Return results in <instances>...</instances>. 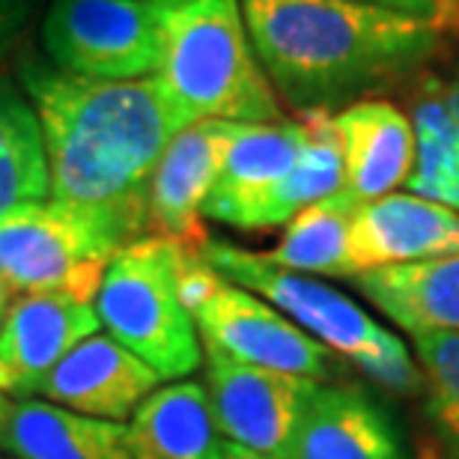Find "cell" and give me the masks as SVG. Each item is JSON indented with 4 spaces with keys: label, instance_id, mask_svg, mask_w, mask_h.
Returning a JSON list of instances; mask_svg holds the SVG:
<instances>
[{
    "label": "cell",
    "instance_id": "obj_1",
    "mask_svg": "<svg viewBox=\"0 0 459 459\" xmlns=\"http://www.w3.org/2000/svg\"><path fill=\"white\" fill-rule=\"evenodd\" d=\"M18 72L39 119L51 200L108 209L150 236V179L186 128L161 81L84 78L36 57H24Z\"/></svg>",
    "mask_w": 459,
    "mask_h": 459
},
{
    "label": "cell",
    "instance_id": "obj_2",
    "mask_svg": "<svg viewBox=\"0 0 459 459\" xmlns=\"http://www.w3.org/2000/svg\"><path fill=\"white\" fill-rule=\"evenodd\" d=\"M254 54L299 114L361 102L433 57L438 24L358 0H242Z\"/></svg>",
    "mask_w": 459,
    "mask_h": 459
},
{
    "label": "cell",
    "instance_id": "obj_3",
    "mask_svg": "<svg viewBox=\"0 0 459 459\" xmlns=\"http://www.w3.org/2000/svg\"><path fill=\"white\" fill-rule=\"evenodd\" d=\"M155 78L186 126L287 119L254 54L238 0H186L164 9Z\"/></svg>",
    "mask_w": 459,
    "mask_h": 459
},
{
    "label": "cell",
    "instance_id": "obj_4",
    "mask_svg": "<svg viewBox=\"0 0 459 459\" xmlns=\"http://www.w3.org/2000/svg\"><path fill=\"white\" fill-rule=\"evenodd\" d=\"M197 251L221 278L278 307L290 323H296L316 343H323L328 352L352 364L382 391L411 397L424 388L420 367L406 343L391 328L376 323L346 292L310 274L278 269L265 263L260 251H245V247L215 242V238H206Z\"/></svg>",
    "mask_w": 459,
    "mask_h": 459
},
{
    "label": "cell",
    "instance_id": "obj_5",
    "mask_svg": "<svg viewBox=\"0 0 459 459\" xmlns=\"http://www.w3.org/2000/svg\"><path fill=\"white\" fill-rule=\"evenodd\" d=\"M186 251L164 236L134 238L105 265L93 299L105 334L150 364L161 382L188 379L204 367L200 332L179 292Z\"/></svg>",
    "mask_w": 459,
    "mask_h": 459
},
{
    "label": "cell",
    "instance_id": "obj_6",
    "mask_svg": "<svg viewBox=\"0 0 459 459\" xmlns=\"http://www.w3.org/2000/svg\"><path fill=\"white\" fill-rule=\"evenodd\" d=\"M141 236V227L108 209L33 200L0 212V274L15 292L93 301L111 256Z\"/></svg>",
    "mask_w": 459,
    "mask_h": 459
},
{
    "label": "cell",
    "instance_id": "obj_7",
    "mask_svg": "<svg viewBox=\"0 0 459 459\" xmlns=\"http://www.w3.org/2000/svg\"><path fill=\"white\" fill-rule=\"evenodd\" d=\"M179 292L204 346L236 361L296 373L314 382H334L341 373V358L290 323L269 301L221 278L197 247L186 251Z\"/></svg>",
    "mask_w": 459,
    "mask_h": 459
},
{
    "label": "cell",
    "instance_id": "obj_8",
    "mask_svg": "<svg viewBox=\"0 0 459 459\" xmlns=\"http://www.w3.org/2000/svg\"><path fill=\"white\" fill-rule=\"evenodd\" d=\"M161 18L146 0H51L42 45L51 66L72 75L150 78L161 63Z\"/></svg>",
    "mask_w": 459,
    "mask_h": 459
},
{
    "label": "cell",
    "instance_id": "obj_9",
    "mask_svg": "<svg viewBox=\"0 0 459 459\" xmlns=\"http://www.w3.org/2000/svg\"><path fill=\"white\" fill-rule=\"evenodd\" d=\"M319 382L236 361L204 346V388L227 442L272 459H290L301 411Z\"/></svg>",
    "mask_w": 459,
    "mask_h": 459
},
{
    "label": "cell",
    "instance_id": "obj_10",
    "mask_svg": "<svg viewBox=\"0 0 459 459\" xmlns=\"http://www.w3.org/2000/svg\"><path fill=\"white\" fill-rule=\"evenodd\" d=\"M99 328L93 301L66 292H18L0 323V394L33 400L60 358Z\"/></svg>",
    "mask_w": 459,
    "mask_h": 459
},
{
    "label": "cell",
    "instance_id": "obj_11",
    "mask_svg": "<svg viewBox=\"0 0 459 459\" xmlns=\"http://www.w3.org/2000/svg\"><path fill=\"white\" fill-rule=\"evenodd\" d=\"M233 123L200 119L173 134L161 152L146 191V221L152 236L173 238L186 247L206 242L204 204L224 161Z\"/></svg>",
    "mask_w": 459,
    "mask_h": 459
},
{
    "label": "cell",
    "instance_id": "obj_12",
    "mask_svg": "<svg viewBox=\"0 0 459 459\" xmlns=\"http://www.w3.org/2000/svg\"><path fill=\"white\" fill-rule=\"evenodd\" d=\"M161 379L150 364L102 332L72 346L36 388V400L78 415L126 424Z\"/></svg>",
    "mask_w": 459,
    "mask_h": 459
},
{
    "label": "cell",
    "instance_id": "obj_13",
    "mask_svg": "<svg viewBox=\"0 0 459 459\" xmlns=\"http://www.w3.org/2000/svg\"><path fill=\"white\" fill-rule=\"evenodd\" d=\"M451 254H459V212L454 209L411 191H394L355 209L349 227L352 278L361 272L427 263Z\"/></svg>",
    "mask_w": 459,
    "mask_h": 459
},
{
    "label": "cell",
    "instance_id": "obj_14",
    "mask_svg": "<svg viewBox=\"0 0 459 459\" xmlns=\"http://www.w3.org/2000/svg\"><path fill=\"white\" fill-rule=\"evenodd\" d=\"M305 141V119L233 123L224 161L204 204V218L251 233L256 209L292 170Z\"/></svg>",
    "mask_w": 459,
    "mask_h": 459
},
{
    "label": "cell",
    "instance_id": "obj_15",
    "mask_svg": "<svg viewBox=\"0 0 459 459\" xmlns=\"http://www.w3.org/2000/svg\"><path fill=\"white\" fill-rule=\"evenodd\" d=\"M290 459H415L370 391L319 382L301 411Z\"/></svg>",
    "mask_w": 459,
    "mask_h": 459
},
{
    "label": "cell",
    "instance_id": "obj_16",
    "mask_svg": "<svg viewBox=\"0 0 459 459\" xmlns=\"http://www.w3.org/2000/svg\"><path fill=\"white\" fill-rule=\"evenodd\" d=\"M343 150V191L370 204L406 186L415 164V126L388 99H361L334 114Z\"/></svg>",
    "mask_w": 459,
    "mask_h": 459
},
{
    "label": "cell",
    "instance_id": "obj_17",
    "mask_svg": "<svg viewBox=\"0 0 459 459\" xmlns=\"http://www.w3.org/2000/svg\"><path fill=\"white\" fill-rule=\"evenodd\" d=\"M0 454L9 459H132L126 424L87 418L36 397L9 403L0 420Z\"/></svg>",
    "mask_w": 459,
    "mask_h": 459
},
{
    "label": "cell",
    "instance_id": "obj_18",
    "mask_svg": "<svg viewBox=\"0 0 459 459\" xmlns=\"http://www.w3.org/2000/svg\"><path fill=\"white\" fill-rule=\"evenodd\" d=\"M352 283L409 337L420 332L459 334V254L361 272Z\"/></svg>",
    "mask_w": 459,
    "mask_h": 459
},
{
    "label": "cell",
    "instance_id": "obj_19",
    "mask_svg": "<svg viewBox=\"0 0 459 459\" xmlns=\"http://www.w3.org/2000/svg\"><path fill=\"white\" fill-rule=\"evenodd\" d=\"M132 459H218L224 436L204 382L179 379L155 388L126 424Z\"/></svg>",
    "mask_w": 459,
    "mask_h": 459
},
{
    "label": "cell",
    "instance_id": "obj_20",
    "mask_svg": "<svg viewBox=\"0 0 459 459\" xmlns=\"http://www.w3.org/2000/svg\"><path fill=\"white\" fill-rule=\"evenodd\" d=\"M301 119L307 126V141L301 146L299 161L256 209L251 233L287 227L301 209L314 206L316 200L332 197L343 188V150L334 128V114L314 111L301 114Z\"/></svg>",
    "mask_w": 459,
    "mask_h": 459
},
{
    "label": "cell",
    "instance_id": "obj_21",
    "mask_svg": "<svg viewBox=\"0 0 459 459\" xmlns=\"http://www.w3.org/2000/svg\"><path fill=\"white\" fill-rule=\"evenodd\" d=\"M361 204L341 188L337 195L316 200L314 206L301 209L283 230L272 251H260L265 263L299 274H325V278H352L349 265V227Z\"/></svg>",
    "mask_w": 459,
    "mask_h": 459
},
{
    "label": "cell",
    "instance_id": "obj_22",
    "mask_svg": "<svg viewBox=\"0 0 459 459\" xmlns=\"http://www.w3.org/2000/svg\"><path fill=\"white\" fill-rule=\"evenodd\" d=\"M48 197V161L33 105L0 78V212Z\"/></svg>",
    "mask_w": 459,
    "mask_h": 459
},
{
    "label": "cell",
    "instance_id": "obj_23",
    "mask_svg": "<svg viewBox=\"0 0 459 459\" xmlns=\"http://www.w3.org/2000/svg\"><path fill=\"white\" fill-rule=\"evenodd\" d=\"M411 126H415V164L406 188L459 212V123L429 90L424 99H418Z\"/></svg>",
    "mask_w": 459,
    "mask_h": 459
},
{
    "label": "cell",
    "instance_id": "obj_24",
    "mask_svg": "<svg viewBox=\"0 0 459 459\" xmlns=\"http://www.w3.org/2000/svg\"><path fill=\"white\" fill-rule=\"evenodd\" d=\"M411 349L424 379V418L433 433L427 445L438 459H459V334H411Z\"/></svg>",
    "mask_w": 459,
    "mask_h": 459
},
{
    "label": "cell",
    "instance_id": "obj_25",
    "mask_svg": "<svg viewBox=\"0 0 459 459\" xmlns=\"http://www.w3.org/2000/svg\"><path fill=\"white\" fill-rule=\"evenodd\" d=\"M36 9V0H0V60L22 42Z\"/></svg>",
    "mask_w": 459,
    "mask_h": 459
},
{
    "label": "cell",
    "instance_id": "obj_26",
    "mask_svg": "<svg viewBox=\"0 0 459 459\" xmlns=\"http://www.w3.org/2000/svg\"><path fill=\"white\" fill-rule=\"evenodd\" d=\"M358 4H373L382 9H394V13H406L415 18H427V22L442 24V18L451 13L454 4L447 0H358Z\"/></svg>",
    "mask_w": 459,
    "mask_h": 459
},
{
    "label": "cell",
    "instance_id": "obj_27",
    "mask_svg": "<svg viewBox=\"0 0 459 459\" xmlns=\"http://www.w3.org/2000/svg\"><path fill=\"white\" fill-rule=\"evenodd\" d=\"M429 90H433V93L442 99V105L447 108V114H451L459 123V72L451 81H433Z\"/></svg>",
    "mask_w": 459,
    "mask_h": 459
},
{
    "label": "cell",
    "instance_id": "obj_28",
    "mask_svg": "<svg viewBox=\"0 0 459 459\" xmlns=\"http://www.w3.org/2000/svg\"><path fill=\"white\" fill-rule=\"evenodd\" d=\"M218 459H272V456H263V454H256V451H247V447L233 445V442H227V438H224L221 456H218Z\"/></svg>",
    "mask_w": 459,
    "mask_h": 459
},
{
    "label": "cell",
    "instance_id": "obj_29",
    "mask_svg": "<svg viewBox=\"0 0 459 459\" xmlns=\"http://www.w3.org/2000/svg\"><path fill=\"white\" fill-rule=\"evenodd\" d=\"M13 301H15V287L4 278V274H0V323L6 319L9 307H13Z\"/></svg>",
    "mask_w": 459,
    "mask_h": 459
},
{
    "label": "cell",
    "instance_id": "obj_30",
    "mask_svg": "<svg viewBox=\"0 0 459 459\" xmlns=\"http://www.w3.org/2000/svg\"><path fill=\"white\" fill-rule=\"evenodd\" d=\"M415 459H438V454H436V451H433V447H429L427 442H424V445H420V447H418V454H415Z\"/></svg>",
    "mask_w": 459,
    "mask_h": 459
},
{
    "label": "cell",
    "instance_id": "obj_31",
    "mask_svg": "<svg viewBox=\"0 0 459 459\" xmlns=\"http://www.w3.org/2000/svg\"><path fill=\"white\" fill-rule=\"evenodd\" d=\"M146 4H155V6H161V9H170V6L186 4V0H146Z\"/></svg>",
    "mask_w": 459,
    "mask_h": 459
},
{
    "label": "cell",
    "instance_id": "obj_32",
    "mask_svg": "<svg viewBox=\"0 0 459 459\" xmlns=\"http://www.w3.org/2000/svg\"><path fill=\"white\" fill-rule=\"evenodd\" d=\"M9 403H13V400H9V397H4V394H0V420L6 418V411H9Z\"/></svg>",
    "mask_w": 459,
    "mask_h": 459
},
{
    "label": "cell",
    "instance_id": "obj_33",
    "mask_svg": "<svg viewBox=\"0 0 459 459\" xmlns=\"http://www.w3.org/2000/svg\"><path fill=\"white\" fill-rule=\"evenodd\" d=\"M447 4H459V0H447Z\"/></svg>",
    "mask_w": 459,
    "mask_h": 459
},
{
    "label": "cell",
    "instance_id": "obj_34",
    "mask_svg": "<svg viewBox=\"0 0 459 459\" xmlns=\"http://www.w3.org/2000/svg\"><path fill=\"white\" fill-rule=\"evenodd\" d=\"M0 459H9V456H0Z\"/></svg>",
    "mask_w": 459,
    "mask_h": 459
}]
</instances>
